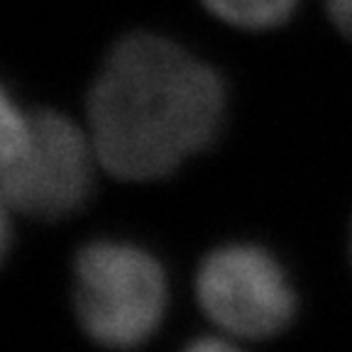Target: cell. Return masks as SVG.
<instances>
[{
	"instance_id": "1",
	"label": "cell",
	"mask_w": 352,
	"mask_h": 352,
	"mask_svg": "<svg viewBox=\"0 0 352 352\" xmlns=\"http://www.w3.org/2000/svg\"><path fill=\"white\" fill-rule=\"evenodd\" d=\"M226 88L208 64L166 37L120 39L88 94V127L110 174L149 182L213 140Z\"/></svg>"
},
{
	"instance_id": "5",
	"label": "cell",
	"mask_w": 352,
	"mask_h": 352,
	"mask_svg": "<svg viewBox=\"0 0 352 352\" xmlns=\"http://www.w3.org/2000/svg\"><path fill=\"white\" fill-rule=\"evenodd\" d=\"M210 15L240 30H272L292 17L298 0H201Z\"/></svg>"
},
{
	"instance_id": "3",
	"label": "cell",
	"mask_w": 352,
	"mask_h": 352,
	"mask_svg": "<svg viewBox=\"0 0 352 352\" xmlns=\"http://www.w3.org/2000/svg\"><path fill=\"white\" fill-rule=\"evenodd\" d=\"M91 152L78 125L54 110L30 116L25 142L3 162L6 206L37 218H64L81 206L91 182Z\"/></svg>"
},
{
	"instance_id": "2",
	"label": "cell",
	"mask_w": 352,
	"mask_h": 352,
	"mask_svg": "<svg viewBox=\"0 0 352 352\" xmlns=\"http://www.w3.org/2000/svg\"><path fill=\"white\" fill-rule=\"evenodd\" d=\"M76 311L83 330L110 350H132L160 328L166 276L147 250L96 240L76 254Z\"/></svg>"
},
{
	"instance_id": "7",
	"label": "cell",
	"mask_w": 352,
	"mask_h": 352,
	"mask_svg": "<svg viewBox=\"0 0 352 352\" xmlns=\"http://www.w3.org/2000/svg\"><path fill=\"white\" fill-rule=\"evenodd\" d=\"M184 352H240L226 340H218V338H198L191 345H186Z\"/></svg>"
},
{
	"instance_id": "4",
	"label": "cell",
	"mask_w": 352,
	"mask_h": 352,
	"mask_svg": "<svg viewBox=\"0 0 352 352\" xmlns=\"http://www.w3.org/2000/svg\"><path fill=\"white\" fill-rule=\"evenodd\" d=\"M196 296L218 328L237 338H270L289 325L296 296L281 264L257 245H226L201 262Z\"/></svg>"
},
{
	"instance_id": "6",
	"label": "cell",
	"mask_w": 352,
	"mask_h": 352,
	"mask_svg": "<svg viewBox=\"0 0 352 352\" xmlns=\"http://www.w3.org/2000/svg\"><path fill=\"white\" fill-rule=\"evenodd\" d=\"M328 12L338 30L352 37V0H328Z\"/></svg>"
}]
</instances>
